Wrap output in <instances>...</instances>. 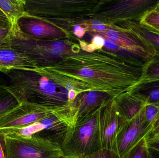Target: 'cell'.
<instances>
[{"instance_id": "5b68a950", "label": "cell", "mask_w": 159, "mask_h": 158, "mask_svg": "<svg viewBox=\"0 0 159 158\" xmlns=\"http://www.w3.org/2000/svg\"><path fill=\"white\" fill-rule=\"evenodd\" d=\"M59 108H48L30 103H21L0 117V130L27 127L48 117Z\"/></svg>"}, {"instance_id": "4fadbf2b", "label": "cell", "mask_w": 159, "mask_h": 158, "mask_svg": "<svg viewBox=\"0 0 159 158\" xmlns=\"http://www.w3.org/2000/svg\"><path fill=\"white\" fill-rule=\"evenodd\" d=\"M25 2L26 0H0V9L13 25L20 17L27 15Z\"/></svg>"}, {"instance_id": "7c38bea8", "label": "cell", "mask_w": 159, "mask_h": 158, "mask_svg": "<svg viewBox=\"0 0 159 158\" xmlns=\"http://www.w3.org/2000/svg\"><path fill=\"white\" fill-rule=\"evenodd\" d=\"M126 28L145 40L159 55V34L140 23L134 21H125Z\"/></svg>"}, {"instance_id": "cb8c5ba5", "label": "cell", "mask_w": 159, "mask_h": 158, "mask_svg": "<svg viewBox=\"0 0 159 158\" xmlns=\"http://www.w3.org/2000/svg\"><path fill=\"white\" fill-rule=\"evenodd\" d=\"M79 75L83 78H92L95 75V71L89 68H84L80 70Z\"/></svg>"}, {"instance_id": "30bf717a", "label": "cell", "mask_w": 159, "mask_h": 158, "mask_svg": "<svg viewBox=\"0 0 159 158\" xmlns=\"http://www.w3.org/2000/svg\"><path fill=\"white\" fill-rule=\"evenodd\" d=\"M113 100L119 116L125 122L134 118L146 105L130 91L117 96Z\"/></svg>"}, {"instance_id": "9a60e30c", "label": "cell", "mask_w": 159, "mask_h": 158, "mask_svg": "<svg viewBox=\"0 0 159 158\" xmlns=\"http://www.w3.org/2000/svg\"><path fill=\"white\" fill-rule=\"evenodd\" d=\"M159 81V55L150 59L144 66L139 83Z\"/></svg>"}, {"instance_id": "e0dca14e", "label": "cell", "mask_w": 159, "mask_h": 158, "mask_svg": "<svg viewBox=\"0 0 159 158\" xmlns=\"http://www.w3.org/2000/svg\"><path fill=\"white\" fill-rule=\"evenodd\" d=\"M126 158H148V148L144 138L131 150Z\"/></svg>"}, {"instance_id": "603a6c76", "label": "cell", "mask_w": 159, "mask_h": 158, "mask_svg": "<svg viewBox=\"0 0 159 158\" xmlns=\"http://www.w3.org/2000/svg\"><path fill=\"white\" fill-rule=\"evenodd\" d=\"M146 143L148 149L159 154V140L146 141Z\"/></svg>"}, {"instance_id": "7402d4cb", "label": "cell", "mask_w": 159, "mask_h": 158, "mask_svg": "<svg viewBox=\"0 0 159 158\" xmlns=\"http://www.w3.org/2000/svg\"><path fill=\"white\" fill-rule=\"evenodd\" d=\"M64 45L61 42H57L54 44L52 48L51 52L53 55H57L62 53L64 51Z\"/></svg>"}, {"instance_id": "7a4b0ae2", "label": "cell", "mask_w": 159, "mask_h": 158, "mask_svg": "<svg viewBox=\"0 0 159 158\" xmlns=\"http://www.w3.org/2000/svg\"><path fill=\"white\" fill-rule=\"evenodd\" d=\"M100 109L75 122L69 131L61 147L63 156L85 158L102 149L99 128Z\"/></svg>"}, {"instance_id": "4dcf8cb0", "label": "cell", "mask_w": 159, "mask_h": 158, "mask_svg": "<svg viewBox=\"0 0 159 158\" xmlns=\"http://www.w3.org/2000/svg\"><path fill=\"white\" fill-rule=\"evenodd\" d=\"M148 158H159V154L148 149Z\"/></svg>"}, {"instance_id": "1f68e13d", "label": "cell", "mask_w": 159, "mask_h": 158, "mask_svg": "<svg viewBox=\"0 0 159 158\" xmlns=\"http://www.w3.org/2000/svg\"><path fill=\"white\" fill-rule=\"evenodd\" d=\"M159 126V107H158V113L157 116V118H156V121H155V122H154V124H153V129L152 130L155 128L157 127L158 126Z\"/></svg>"}, {"instance_id": "f1b7e54d", "label": "cell", "mask_w": 159, "mask_h": 158, "mask_svg": "<svg viewBox=\"0 0 159 158\" xmlns=\"http://www.w3.org/2000/svg\"><path fill=\"white\" fill-rule=\"evenodd\" d=\"M75 32L77 36L81 38L84 35L85 32L83 28H80V26H76L75 28Z\"/></svg>"}, {"instance_id": "6da1fadb", "label": "cell", "mask_w": 159, "mask_h": 158, "mask_svg": "<svg viewBox=\"0 0 159 158\" xmlns=\"http://www.w3.org/2000/svg\"><path fill=\"white\" fill-rule=\"evenodd\" d=\"M74 117V112L69 105L27 127L2 131L23 137H37L61 147L69 131L75 124Z\"/></svg>"}, {"instance_id": "3957f363", "label": "cell", "mask_w": 159, "mask_h": 158, "mask_svg": "<svg viewBox=\"0 0 159 158\" xmlns=\"http://www.w3.org/2000/svg\"><path fill=\"white\" fill-rule=\"evenodd\" d=\"M3 135L6 158H59L63 156L60 147L48 141L36 137Z\"/></svg>"}, {"instance_id": "836d02e7", "label": "cell", "mask_w": 159, "mask_h": 158, "mask_svg": "<svg viewBox=\"0 0 159 158\" xmlns=\"http://www.w3.org/2000/svg\"><path fill=\"white\" fill-rule=\"evenodd\" d=\"M156 10H157V11H159V5L157 7V8H156Z\"/></svg>"}, {"instance_id": "4316f807", "label": "cell", "mask_w": 159, "mask_h": 158, "mask_svg": "<svg viewBox=\"0 0 159 158\" xmlns=\"http://www.w3.org/2000/svg\"><path fill=\"white\" fill-rule=\"evenodd\" d=\"M92 27L95 30L102 31L105 28V26L99 21H94L92 24Z\"/></svg>"}, {"instance_id": "e575fe53", "label": "cell", "mask_w": 159, "mask_h": 158, "mask_svg": "<svg viewBox=\"0 0 159 158\" xmlns=\"http://www.w3.org/2000/svg\"><path fill=\"white\" fill-rule=\"evenodd\" d=\"M59 158H67L66 157H65L63 156H62L61 157Z\"/></svg>"}, {"instance_id": "ac0fdd59", "label": "cell", "mask_w": 159, "mask_h": 158, "mask_svg": "<svg viewBox=\"0 0 159 158\" xmlns=\"http://www.w3.org/2000/svg\"><path fill=\"white\" fill-rule=\"evenodd\" d=\"M13 26L8 19L0 18V42L10 35Z\"/></svg>"}, {"instance_id": "277c9868", "label": "cell", "mask_w": 159, "mask_h": 158, "mask_svg": "<svg viewBox=\"0 0 159 158\" xmlns=\"http://www.w3.org/2000/svg\"><path fill=\"white\" fill-rule=\"evenodd\" d=\"M153 125L146 118L144 108L134 118L123 122L116 139V151L121 158H126L131 150L147 135Z\"/></svg>"}, {"instance_id": "8fae6325", "label": "cell", "mask_w": 159, "mask_h": 158, "mask_svg": "<svg viewBox=\"0 0 159 158\" xmlns=\"http://www.w3.org/2000/svg\"><path fill=\"white\" fill-rule=\"evenodd\" d=\"M131 92L146 105L159 107V81L139 83L133 87Z\"/></svg>"}, {"instance_id": "44dd1931", "label": "cell", "mask_w": 159, "mask_h": 158, "mask_svg": "<svg viewBox=\"0 0 159 158\" xmlns=\"http://www.w3.org/2000/svg\"><path fill=\"white\" fill-rule=\"evenodd\" d=\"M145 138L146 141L159 140V126L151 130Z\"/></svg>"}, {"instance_id": "ba28073f", "label": "cell", "mask_w": 159, "mask_h": 158, "mask_svg": "<svg viewBox=\"0 0 159 158\" xmlns=\"http://www.w3.org/2000/svg\"><path fill=\"white\" fill-rule=\"evenodd\" d=\"M8 37L0 42V72L12 69L39 70L30 59L12 47Z\"/></svg>"}, {"instance_id": "d6986e66", "label": "cell", "mask_w": 159, "mask_h": 158, "mask_svg": "<svg viewBox=\"0 0 159 158\" xmlns=\"http://www.w3.org/2000/svg\"><path fill=\"white\" fill-rule=\"evenodd\" d=\"M85 158H121L117 152L110 149L102 148Z\"/></svg>"}, {"instance_id": "f546056e", "label": "cell", "mask_w": 159, "mask_h": 158, "mask_svg": "<svg viewBox=\"0 0 159 158\" xmlns=\"http://www.w3.org/2000/svg\"><path fill=\"white\" fill-rule=\"evenodd\" d=\"M76 96V92L75 90H71L69 91L68 93V98L70 104L72 103L75 98Z\"/></svg>"}, {"instance_id": "d4e9b609", "label": "cell", "mask_w": 159, "mask_h": 158, "mask_svg": "<svg viewBox=\"0 0 159 158\" xmlns=\"http://www.w3.org/2000/svg\"><path fill=\"white\" fill-rule=\"evenodd\" d=\"M92 44L96 48H101L104 45L105 40L101 36H96L93 39Z\"/></svg>"}, {"instance_id": "5bb4252c", "label": "cell", "mask_w": 159, "mask_h": 158, "mask_svg": "<svg viewBox=\"0 0 159 158\" xmlns=\"http://www.w3.org/2000/svg\"><path fill=\"white\" fill-rule=\"evenodd\" d=\"M20 104L7 85L0 84V117Z\"/></svg>"}, {"instance_id": "484cf974", "label": "cell", "mask_w": 159, "mask_h": 158, "mask_svg": "<svg viewBox=\"0 0 159 158\" xmlns=\"http://www.w3.org/2000/svg\"><path fill=\"white\" fill-rule=\"evenodd\" d=\"M0 158H6L4 152V135L0 131Z\"/></svg>"}, {"instance_id": "ffe728a7", "label": "cell", "mask_w": 159, "mask_h": 158, "mask_svg": "<svg viewBox=\"0 0 159 158\" xmlns=\"http://www.w3.org/2000/svg\"><path fill=\"white\" fill-rule=\"evenodd\" d=\"M145 116L148 122L154 124L158 113V107L151 105H146L144 107Z\"/></svg>"}, {"instance_id": "9c48e42d", "label": "cell", "mask_w": 159, "mask_h": 158, "mask_svg": "<svg viewBox=\"0 0 159 158\" xmlns=\"http://www.w3.org/2000/svg\"><path fill=\"white\" fill-rule=\"evenodd\" d=\"M16 24L20 32L35 41L57 34V29L56 28L48 25L39 18L29 15L20 17Z\"/></svg>"}, {"instance_id": "d6a6232c", "label": "cell", "mask_w": 159, "mask_h": 158, "mask_svg": "<svg viewBox=\"0 0 159 158\" xmlns=\"http://www.w3.org/2000/svg\"><path fill=\"white\" fill-rule=\"evenodd\" d=\"M0 18L8 19L7 18L6 16L3 13L1 9H0Z\"/></svg>"}, {"instance_id": "52a82bcc", "label": "cell", "mask_w": 159, "mask_h": 158, "mask_svg": "<svg viewBox=\"0 0 159 158\" xmlns=\"http://www.w3.org/2000/svg\"><path fill=\"white\" fill-rule=\"evenodd\" d=\"M113 99L104 94L94 91L89 92L81 98L75 99L70 105L75 113V122L92 115Z\"/></svg>"}, {"instance_id": "8992f818", "label": "cell", "mask_w": 159, "mask_h": 158, "mask_svg": "<svg viewBox=\"0 0 159 158\" xmlns=\"http://www.w3.org/2000/svg\"><path fill=\"white\" fill-rule=\"evenodd\" d=\"M113 99L100 109L99 128L102 148L117 152V136L120 127L125 121L119 116Z\"/></svg>"}, {"instance_id": "83f0119b", "label": "cell", "mask_w": 159, "mask_h": 158, "mask_svg": "<svg viewBox=\"0 0 159 158\" xmlns=\"http://www.w3.org/2000/svg\"><path fill=\"white\" fill-rule=\"evenodd\" d=\"M104 46H106L107 48H109V49H111V50H119L120 48H122L120 47V46H118L116 44L107 40H105Z\"/></svg>"}, {"instance_id": "2e32d148", "label": "cell", "mask_w": 159, "mask_h": 158, "mask_svg": "<svg viewBox=\"0 0 159 158\" xmlns=\"http://www.w3.org/2000/svg\"><path fill=\"white\" fill-rule=\"evenodd\" d=\"M140 23L159 34V12L152 10L146 14Z\"/></svg>"}]
</instances>
